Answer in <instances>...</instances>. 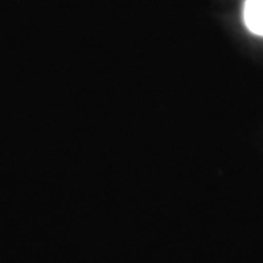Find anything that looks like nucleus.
Listing matches in <instances>:
<instances>
[{
	"label": "nucleus",
	"instance_id": "f257e3e1",
	"mask_svg": "<svg viewBox=\"0 0 263 263\" xmlns=\"http://www.w3.org/2000/svg\"><path fill=\"white\" fill-rule=\"evenodd\" d=\"M245 22L252 32L263 35V0H246Z\"/></svg>",
	"mask_w": 263,
	"mask_h": 263
}]
</instances>
